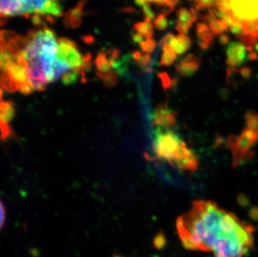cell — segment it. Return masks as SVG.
Instances as JSON below:
<instances>
[{
    "label": "cell",
    "instance_id": "484cf974",
    "mask_svg": "<svg viewBox=\"0 0 258 257\" xmlns=\"http://www.w3.org/2000/svg\"><path fill=\"white\" fill-rule=\"evenodd\" d=\"M5 217H6V212H5V207L3 204L2 202L0 201V231L3 226L5 225Z\"/></svg>",
    "mask_w": 258,
    "mask_h": 257
},
{
    "label": "cell",
    "instance_id": "d590c367",
    "mask_svg": "<svg viewBox=\"0 0 258 257\" xmlns=\"http://www.w3.org/2000/svg\"><path fill=\"white\" fill-rule=\"evenodd\" d=\"M189 1H190V2H191V1H194V2H199L200 0H189Z\"/></svg>",
    "mask_w": 258,
    "mask_h": 257
},
{
    "label": "cell",
    "instance_id": "ac0fdd59",
    "mask_svg": "<svg viewBox=\"0 0 258 257\" xmlns=\"http://www.w3.org/2000/svg\"><path fill=\"white\" fill-rule=\"evenodd\" d=\"M233 19V24L229 27V30L231 34H233L236 38L241 39V37L245 35V32H244L243 27H242V21L239 20L234 16Z\"/></svg>",
    "mask_w": 258,
    "mask_h": 257
},
{
    "label": "cell",
    "instance_id": "4316f807",
    "mask_svg": "<svg viewBox=\"0 0 258 257\" xmlns=\"http://www.w3.org/2000/svg\"><path fill=\"white\" fill-rule=\"evenodd\" d=\"M240 74L241 76L244 78V79H249L250 76H251V70L249 67H243L240 70Z\"/></svg>",
    "mask_w": 258,
    "mask_h": 257
},
{
    "label": "cell",
    "instance_id": "7a4b0ae2",
    "mask_svg": "<svg viewBox=\"0 0 258 257\" xmlns=\"http://www.w3.org/2000/svg\"><path fill=\"white\" fill-rule=\"evenodd\" d=\"M183 246L214 253L215 257H243L253 245L254 227L214 202L196 201L176 223Z\"/></svg>",
    "mask_w": 258,
    "mask_h": 257
},
{
    "label": "cell",
    "instance_id": "52a82bcc",
    "mask_svg": "<svg viewBox=\"0 0 258 257\" xmlns=\"http://www.w3.org/2000/svg\"><path fill=\"white\" fill-rule=\"evenodd\" d=\"M171 165H175L180 170L195 171L199 166V160L195 152L191 149L188 148L185 143L180 147Z\"/></svg>",
    "mask_w": 258,
    "mask_h": 257
},
{
    "label": "cell",
    "instance_id": "2e32d148",
    "mask_svg": "<svg viewBox=\"0 0 258 257\" xmlns=\"http://www.w3.org/2000/svg\"><path fill=\"white\" fill-rule=\"evenodd\" d=\"M245 122L246 128L258 132V113L252 110H247L245 114Z\"/></svg>",
    "mask_w": 258,
    "mask_h": 257
},
{
    "label": "cell",
    "instance_id": "8fae6325",
    "mask_svg": "<svg viewBox=\"0 0 258 257\" xmlns=\"http://www.w3.org/2000/svg\"><path fill=\"white\" fill-rule=\"evenodd\" d=\"M200 68V60L198 56L193 53H189L181 60L175 65V70L178 75L182 77H190L197 73Z\"/></svg>",
    "mask_w": 258,
    "mask_h": 257
},
{
    "label": "cell",
    "instance_id": "3957f363",
    "mask_svg": "<svg viewBox=\"0 0 258 257\" xmlns=\"http://www.w3.org/2000/svg\"><path fill=\"white\" fill-rule=\"evenodd\" d=\"M61 14L58 0H0V20L32 15L58 17Z\"/></svg>",
    "mask_w": 258,
    "mask_h": 257
},
{
    "label": "cell",
    "instance_id": "7402d4cb",
    "mask_svg": "<svg viewBox=\"0 0 258 257\" xmlns=\"http://www.w3.org/2000/svg\"><path fill=\"white\" fill-rule=\"evenodd\" d=\"M166 240L163 233L160 232L158 235H156V237L154 239V245L156 246L157 249H161L163 248L166 245Z\"/></svg>",
    "mask_w": 258,
    "mask_h": 257
},
{
    "label": "cell",
    "instance_id": "d6986e66",
    "mask_svg": "<svg viewBox=\"0 0 258 257\" xmlns=\"http://www.w3.org/2000/svg\"><path fill=\"white\" fill-rule=\"evenodd\" d=\"M218 1L219 0H200L196 6V10L197 11H200V10H206V9L214 8Z\"/></svg>",
    "mask_w": 258,
    "mask_h": 257
},
{
    "label": "cell",
    "instance_id": "4dcf8cb0",
    "mask_svg": "<svg viewBox=\"0 0 258 257\" xmlns=\"http://www.w3.org/2000/svg\"><path fill=\"white\" fill-rule=\"evenodd\" d=\"M238 202L239 204L242 206H246V205L248 204V199L246 196L244 195H240L238 197Z\"/></svg>",
    "mask_w": 258,
    "mask_h": 257
},
{
    "label": "cell",
    "instance_id": "277c9868",
    "mask_svg": "<svg viewBox=\"0 0 258 257\" xmlns=\"http://www.w3.org/2000/svg\"><path fill=\"white\" fill-rule=\"evenodd\" d=\"M258 142V132L245 128L238 136H230L227 146L233 156V166L246 163L253 157L252 148Z\"/></svg>",
    "mask_w": 258,
    "mask_h": 257
},
{
    "label": "cell",
    "instance_id": "e575fe53",
    "mask_svg": "<svg viewBox=\"0 0 258 257\" xmlns=\"http://www.w3.org/2000/svg\"><path fill=\"white\" fill-rule=\"evenodd\" d=\"M253 51H255L256 53H258V40L256 42V43H255V44H254Z\"/></svg>",
    "mask_w": 258,
    "mask_h": 257
},
{
    "label": "cell",
    "instance_id": "5b68a950",
    "mask_svg": "<svg viewBox=\"0 0 258 257\" xmlns=\"http://www.w3.org/2000/svg\"><path fill=\"white\" fill-rule=\"evenodd\" d=\"M184 144L180 136L171 130H161L156 134L154 150L159 159L172 164L175 155Z\"/></svg>",
    "mask_w": 258,
    "mask_h": 257
},
{
    "label": "cell",
    "instance_id": "30bf717a",
    "mask_svg": "<svg viewBox=\"0 0 258 257\" xmlns=\"http://www.w3.org/2000/svg\"><path fill=\"white\" fill-rule=\"evenodd\" d=\"M247 49L241 41L231 42L227 49V63L232 69L241 66L247 58Z\"/></svg>",
    "mask_w": 258,
    "mask_h": 257
},
{
    "label": "cell",
    "instance_id": "9a60e30c",
    "mask_svg": "<svg viewBox=\"0 0 258 257\" xmlns=\"http://www.w3.org/2000/svg\"><path fill=\"white\" fill-rule=\"evenodd\" d=\"M163 53L161 56V63L162 66H170L175 62L176 59V54L173 50L172 47L168 44H165L161 45Z\"/></svg>",
    "mask_w": 258,
    "mask_h": 257
},
{
    "label": "cell",
    "instance_id": "cb8c5ba5",
    "mask_svg": "<svg viewBox=\"0 0 258 257\" xmlns=\"http://www.w3.org/2000/svg\"><path fill=\"white\" fill-rule=\"evenodd\" d=\"M160 77L162 80V83H163L164 89H169V88L173 86V80H171L170 76L166 73L160 74Z\"/></svg>",
    "mask_w": 258,
    "mask_h": 257
},
{
    "label": "cell",
    "instance_id": "1f68e13d",
    "mask_svg": "<svg viewBox=\"0 0 258 257\" xmlns=\"http://www.w3.org/2000/svg\"><path fill=\"white\" fill-rule=\"evenodd\" d=\"M153 1L156 3V5H160L161 7L170 8L169 7L168 0H153ZM170 9H171V8H170Z\"/></svg>",
    "mask_w": 258,
    "mask_h": 257
},
{
    "label": "cell",
    "instance_id": "ba28073f",
    "mask_svg": "<svg viewBox=\"0 0 258 257\" xmlns=\"http://www.w3.org/2000/svg\"><path fill=\"white\" fill-rule=\"evenodd\" d=\"M153 123L161 130H170L176 124L175 112L166 103L158 104L154 111Z\"/></svg>",
    "mask_w": 258,
    "mask_h": 257
},
{
    "label": "cell",
    "instance_id": "8d00e7d4",
    "mask_svg": "<svg viewBox=\"0 0 258 257\" xmlns=\"http://www.w3.org/2000/svg\"><path fill=\"white\" fill-rule=\"evenodd\" d=\"M112 257H124V256H121V255H113Z\"/></svg>",
    "mask_w": 258,
    "mask_h": 257
},
{
    "label": "cell",
    "instance_id": "8992f818",
    "mask_svg": "<svg viewBox=\"0 0 258 257\" xmlns=\"http://www.w3.org/2000/svg\"><path fill=\"white\" fill-rule=\"evenodd\" d=\"M231 15L241 21L258 20V0H231Z\"/></svg>",
    "mask_w": 258,
    "mask_h": 257
},
{
    "label": "cell",
    "instance_id": "44dd1931",
    "mask_svg": "<svg viewBox=\"0 0 258 257\" xmlns=\"http://www.w3.org/2000/svg\"><path fill=\"white\" fill-rule=\"evenodd\" d=\"M201 20L203 21V22L208 23L210 25L212 22H214L215 20H217V15H216V12H215L214 8L208 9V12L201 16Z\"/></svg>",
    "mask_w": 258,
    "mask_h": 257
},
{
    "label": "cell",
    "instance_id": "ffe728a7",
    "mask_svg": "<svg viewBox=\"0 0 258 257\" xmlns=\"http://www.w3.org/2000/svg\"><path fill=\"white\" fill-rule=\"evenodd\" d=\"M155 26L158 30H165L168 27V20L166 19V15L161 14L159 15L157 19L155 20Z\"/></svg>",
    "mask_w": 258,
    "mask_h": 257
},
{
    "label": "cell",
    "instance_id": "d4e9b609",
    "mask_svg": "<svg viewBox=\"0 0 258 257\" xmlns=\"http://www.w3.org/2000/svg\"><path fill=\"white\" fill-rule=\"evenodd\" d=\"M156 46V41H154L152 39H149V40L145 42V43L142 44V49H143L144 51L151 53V52L154 51V49H155Z\"/></svg>",
    "mask_w": 258,
    "mask_h": 257
},
{
    "label": "cell",
    "instance_id": "9c48e42d",
    "mask_svg": "<svg viewBox=\"0 0 258 257\" xmlns=\"http://www.w3.org/2000/svg\"><path fill=\"white\" fill-rule=\"evenodd\" d=\"M15 114V107L12 102H0V136L2 140H6L12 136V130L10 128V123L14 119Z\"/></svg>",
    "mask_w": 258,
    "mask_h": 257
},
{
    "label": "cell",
    "instance_id": "4fadbf2b",
    "mask_svg": "<svg viewBox=\"0 0 258 257\" xmlns=\"http://www.w3.org/2000/svg\"><path fill=\"white\" fill-rule=\"evenodd\" d=\"M176 16L177 22L192 25L198 20V11L196 9H190L189 10L185 8H180L176 12Z\"/></svg>",
    "mask_w": 258,
    "mask_h": 257
},
{
    "label": "cell",
    "instance_id": "603a6c76",
    "mask_svg": "<svg viewBox=\"0 0 258 257\" xmlns=\"http://www.w3.org/2000/svg\"><path fill=\"white\" fill-rule=\"evenodd\" d=\"M192 25H188V24H183V23L177 22L175 25V29L177 30L180 34H186L187 35Z\"/></svg>",
    "mask_w": 258,
    "mask_h": 257
},
{
    "label": "cell",
    "instance_id": "74e56055",
    "mask_svg": "<svg viewBox=\"0 0 258 257\" xmlns=\"http://www.w3.org/2000/svg\"><path fill=\"white\" fill-rule=\"evenodd\" d=\"M147 1H153V0H147Z\"/></svg>",
    "mask_w": 258,
    "mask_h": 257
},
{
    "label": "cell",
    "instance_id": "6da1fadb",
    "mask_svg": "<svg viewBox=\"0 0 258 257\" xmlns=\"http://www.w3.org/2000/svg\"><path fill=\"white\" fill-rule=\"evenodd\" d=\"M86 65L73 41L58 38L48 27L30 30L25 36L0 33V76L14 90H44L58 79L75 82Z\"/></svg>",
    "mask_w": 258,
    "mask_h": 257
},
{
    "label": "cell",
    "instance_id": "e0dca14e",
    "mask_svg": "<svg viewBox=\"0 0 258 257\" xmlns=\"http://www.w3.org/2000/svg\"><path fill=\"white\" fill-rule=\"evenodd\" d=\"M209 28L212 34H214V36H220L223 34L224 32L228 30L229 26L224 20H217L209 25Z\"/></svg>",
    "mask_w": 258,
    "mask_h": 257
},
{
    "label": "cell",
    "instance_id": "f546056e",
    "mask_svg": "<svg viewBox=\"0 0 258 257\" xmlns=\"http://www.w3.org/2000/svg\"><path fill=\"white\" fill-rule=\"evenodd\" d=\"M144 12L146 14V16H147V20H153L154 14L151 12V8L149 5H146L145 7H144Z\"/></svg>",
    "mask_w": 258,
    "mask_h": 257
},
{
    "label": "cell",
    "instance_id": "5bb4252c",
    "mask_svg": "<svg viewBox=\"0 0 258 257\" xmlns=\"http://www.w3.org/2000/svg\"><path fill=\"white\" fill-rule=\"evenodd\" d=\"M178 44L175 49H173L176 55H182L190 49L191 46V40L186 34H179L177 36Z\"/></svg>",
    "mask_w": 258,
    "mask_h": 257
},
{
    "label": "cell",
    "instance_id": "836d02e7",
    "mask_svg": "<svg viewBox=\"0 0 258 257\" xmlns=\"http://www.w3.org/2000/svg\"><path fill=\"white\" fill-rule=\"evenodd\" d=\"M169 7L171 8V10H174L175 5H177L178 3L180 2V0H168Z\"/></svg>",
    "mask_w": 258,
    "mask_h": 257
},
{
    "label": "cell",
    "instance_id": "f1b7e54d",
    "mask_svg": "<svg viewBox=\"0 0 258 257\" xmlns=\"http://www.w3.org/2000/svg\"><path fill=\"white\" fill-rule=\"evenodd\" d=\"M219 43L222 45H227L230 43V37L227 34H222L219 36Z\"/></svg>",
    "mask_w": 258,
    "mask_h": 257
},
{
    "label": "cell",
    "instance_id": "d6a6232c",
    "mask_svg": "<svg viewBox=\"0 0 258 257\" xmlns=\"http://www.w3.org/2000/svg\"><path fill=\"white\" fill-rule=\"evenodd\" d=\"M247 59L250 61L257 60L258 53L255 51L249 52L248 54H247Z\"/></svg>",
    "mask_w": 258,
    "mask_h": 257
},
{
    "label": "cell",
    "instance_id": "83f0119b",
    "mask_svg": "<svg viewBox=\"0 0 258 257\" xmlns=\"http://www.w3.org/2000/svg\"><path fill=\"white\" fill-rule=\"evenodd\" d=\"M249 216L253 221H258V207L254 206L253 208H251L249 211Z\"/></svg>",
    "mask_w": 258,
    "mask_h": 257
},
{
    "label": "cell",
    "instance_id": "7c38bea8",
    "mask_svg": "<svg viewBox=\"0 0 258 257\" xmlns=\"http://www.w3.org/2000/svg\"><path fill=\"white\" fill-rule=\"evenodd\" d=\"M198 36V45L202 50H207L214 43V34H212L209 27L203 23H198L196 28Z\"/></svg>",
    "mask_w": 258,
    "mask_h": 257
}]
</instances>
